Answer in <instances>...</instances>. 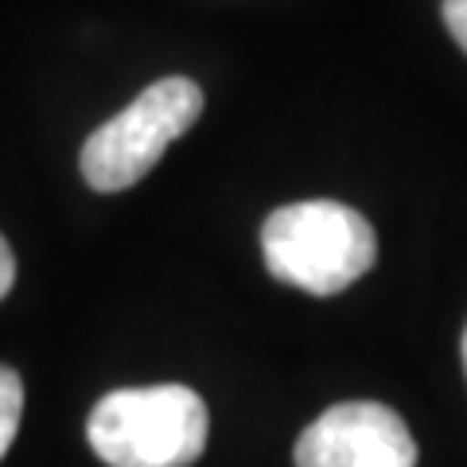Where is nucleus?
<instances>
[{
    "instance_id": "f257e3e1",
    "label": "nucleus",
    "mask_w": 467,
    "mask_h": 467,
    "mask_svg": "<svg viewBox=\"0 0 467 467\" xmlns=\"http://www.w3.org/2000/svg\"><path fill=\"white\" fill-rule=\"evenodd\" d=\"M265 269L300 292L335 296L367 276L378 261L374 226L335 199L288 202L261 226Z\"/></svg>"
},
{
    "instance_id": "f03ea898",
    "label": "nucleus",
    "mask_w": 467,
    "mask_h": 467,
    "mask_svg": "<svg viewBox=\"0 0 467 467\" xmlns=\"http://www.w3.org/2000/svg\"><path fill=\"white\" fill-rule=\"evenodd\" d=\"M207 432L211 413L187 386L113 389L86 420V441L109 467H192Z\"/></svg>"
},
{
    "instance_id": "7ed1b4c3",
    "label": "nucleus",
    "mask_w": 467,
    "mask_h": 467,
    "mask_svg": "<svg viewBox=\"0 0 467 467\" xmlns=\"http://www.w3.org/2000/svg\"><path fill=\"white\" fill-rule=\"evenodd\" d=\"M202 113V90L183 78H160L149 90H140L129 106L98 125L82 144V180L94 192H125L140 183L156 168V160L168 152L171 140H180Z\"/></svg>"
},
{
    "instance_id": "20e7f679",
    "label": "nucleus",
    "mask_w": 467,
    "mask_h": 467,
    "mask_svg": "<svg viewBox=\"0 0 467 467\" xmlns=\"http://www.w3.org/2000/svg\"><path fill=\"white\" fill-rule=\"evenodd\" d=\"M296 467H417V441L382 401H343L300 432Z\"/></svg>"
},
{
    "instance_id": "39448f33",
    "label": "nucleus",
    "mask_w": 467,
    "mask_h": 467,
    "mask_svg": "<svg viewBox=\"0 0 467 467\" xmlns=\"http://www.w3.org/2000/svg\"><path fill=\"white\" fill-rule=\"evenodd\" d=\"M20 413H24V378L12 367H0V460L8 456L12 441L20 432Z\"/></svg>"
},
{
    "instance_id": "423d86ee",
    "label": "nucleus",
    "mask_w": 467,
    "mask_h": 467,
    "mask_svg": "<svg viewBox=\"0 0 467 467\" xmlns=\"http://www.w3.org/2000/svg\"><path fill=\"white\" fill-rule=\"evenodd\" d=\"M444 24L451 39L460 43V51L467 55V0H444Z\"/></svg>"
},
{
    "instance_id": "0eeeda50",
    "label": "nucleus",
    "mask_w": 467,
    "mask_h": 467,
    "mask_svg": "<svg viewBox=\"0 0 467 467\" xmlns=\"http://www.w3.org/2000/svg\"><path fill=\"white\" fill-rule=\"evenodd\" d=\"M16 285V257H12V250H8V242L0 238V300L8 296V288Z\"/></svg>"
},
{
    "instance_id": "6e6552de",
    "label": "nucleus",
    "mask_w": 467,
    "mask_h": 467,
    "mask_svg": "<svg viewBox=\"0 0 467 467\" xmlns=\"http://www.w3.org/2000/svg\"><path fill=\"white\" fill-rule=\"evenodd\" d=\"M460 350H463V374H467V327H463V347Z\"/></svg>"
}]
</instances>
